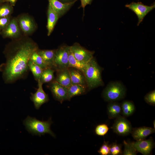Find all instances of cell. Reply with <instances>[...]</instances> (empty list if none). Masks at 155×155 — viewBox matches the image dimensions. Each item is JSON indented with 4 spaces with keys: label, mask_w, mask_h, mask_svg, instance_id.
I'll list each match as a JSON object with an SVG mask.
<instances>
[{
    "label": "cell",
    "mask_w": 155,
    "mask_h": 155,
    "mask_svg": "<svg viewBox=\"0 0 155 155\" xmlns=\"http://www.w3.org/2000/svg\"><path fill=\"white\" fill-rule=\"evenodd\" d=\"M37 44L30 40L16 42L6 49L5 62L0 67L6 83H13L24 78L29 69L28 63L32 53L37 51Z\"/></svg>",
    "instance_id": "1"
},
{
    "label": "cell",
    "mask_w": 155,
    "mask_h": 155,
    "mask_svg": "<svg viewBox=\"0 0 155 155\" xmlns=\"http://www.w3.org/2000/svg\"><path fill=\"white\" fill-rule=\"evenodd\" d=\"M102 69L94 57L86 63L83 73L89 90L104 85L101 75Z\"/></svg>",
    "instance_id": "2"
},
{
    "label": "cell",
    "mask_w": 155,
    "mask_h": 155,
    "mask_svg": "<svg viewBox=\"0 0 155 155\" xmlns=\"http://www.w3.org/2000/svg\"><path fill=\"white\" fill-rule=\"evenodd\" d=\"M51 123V120L47 121H40L29 116L24 121L27 130L33 135L40 136L49 133L55 137L54 134L50 129Z\"/></svg>",
    "instance_id": "3"
},
{
    "label": "cell",
    "mask_w": 155,
    "mask_h": 155,
    "mask_svg": "<svg viewBox=\"0 0 155 155\" xmlns=\"http://www.w3.org/2000/svg\"><path fill=\"white\" fill-rule=\"evenodd\" d=\"M125 91V87L121 83L112 82L108 84L104 90L102 96L106 101L112 102L123 98Z\"/></svg>",
    "instance_id": "4"
},
{
    "label": "cell",
    "mask_w": 155,
    "mask_h": 155,
    "mask_svg": "<svg viewBox=\"0 0 155 155\" xmlns=\"http://www.w3.org/2000/svg\"><path fill=\"white\" fill-rule=\"evenodd\" d=\"M69 48L70 46L63 45L56 50L53 68L57 71L69 68Z\"/></svg>",
    "instance_id": "5"
},
{
    "label": "cell",
    "mask_w": 155,
    "mask_h": 155,
    "mask_svg": "<svg viewBox=\"0 0 155 155\" xmlns=\"http://www.w3.org/2000/svg\"><path fill=\"white\" fill-rule=\"evenodd\" d=\"M70 47L74 57L81 62L86 63L94 57V51L86 49L78 43H75Z\"/></svg>",
    "instance_id": "6"
},
{
    "label": "cell",
    "mask_w": 155,
    "mask_h": 155,
    "mask_svg": "<svg viewBox=\"0 0 155 155\" xmlns=\"http://www.w3.org/2000/svg\"><path fill=\"white\" fill-rule=\"evenodd\" d=\"M125 6L133 11L138 18L137 26L142 21L145 16L155 7V4L150 6L144 5L141 2H132Z\"/></svg>",
    "instance_id": "7"
},
{
    "label": "cell",
    "mask_w": 155,
    "mask_h": 155,
    "mask_svg": "<svg viewBox=\"0 0 155 155\" xmlns=\"http://www.w3.org/2000/svg\"><path fill=\"white\" fill-rule=\"evenodd\" d=\"M112 128L116 133L122 136L129 134L132 130L131 125L129 121L120 116L117 118Z\"/></svg>",
    "instance_id": "8"
},
{
    "label": "cell",
    "mask_w": 155,
    "mask_h": 155,
    "mask_svg": "<svg viewBox=\"0 0 155 155\" xmlns=\"http://www.w3.org/2000/svg\"><path fill=\"white\" fill-rule=\"evenodd\" d=\"M38 82V88L34 93H31L30 97L36 109H38L42 104L48 102L49 100L48 95L43 89V84L40 80Z\"/></svg>",
    "instance_id": "9"
},
{
    "label": "cell",
    "mask_w": 155,
    "mask_h": 155,
    "mask_svg": "<svg viewBox=\"0 0 155 155\" xmlns=\"http://www.w3.org/2000/svg\"><path fill=\"white\" fill-rule=\"evenodd\" d=\"M49 88L54 98L62 102L67 99L68 88L59 84L55 80L50 84Z\"/></svg>",
    "instance_id": "10"
},
{
    "label": "cell",
    "mask_w": 155,
    "mask_h": 155,
    "mask_svg": "<svg viewBox=\"0 0 155 155\" xmlns=\"http://www.w3.org/2000/svg\"><path fill=\"white\" fill-rule=\"evenodd\" d=\"M133 146L137 152L144 155H149L154 147V142L151 138L132 142Z\"/></svg>",
    "instance_id": "11"
},
{
    "label": "cell",
    "mask_w": 155,
    "mask_h": 155,
    "mask_svg": "<svg viewBox=\"0 0 155 155\" xmlns=\"http://www.w3.org/2000/svg\"><path fill=\"white\" fill-rule=\"evenodd\" d=\"M20 34L18 24L15 19L10 20L8 25L2 32V34L4 38H16L18 37Z\"/></svg>",
    "instance_id": "12"
},
{
    "label": "cell",
    "mask_w": 155,
    "mask_h": 155,
    "mask_svg": "<svg viewBox=\"0 0 155 155\" xmlns=\"http://www.w3.org/2000/svg\"><path fill=\"white\" fill-rule=\"evenodd\" d=\"M77 0L64 3L58 0H49V1L53 9L60 17L68 10Z\"/></svg>",
    "instance_id": "13"
},
{
    "label": "cell",
    "mask_w": 155,
    "mask_h": 155,
    "mask_svg": "<svg viewBox=\"0 0 155 155\" xmlns=\"http://www.w3.org/2000/svg\"><path fill=\"white\" fill-rule=\"evenodd\" d=\"M155 129L145 126L136 128L131 133L133 138L136 141L144 140L150 135L155 132Z\"/></svg>",
    "instance_id": "14"
},
{
    "label": "cell",
    "mask_w": 155,
    "mask_h": 155,
    "mask_svg": "<svg viewBox=\"0 0 155 155\" xmlns=\"http://www.w3.org/2000/svg\"><path fill=\"white\" fill-rule=\"evenodd\" d=\"M18 23L21 30L26 34L31 33L35 29L36 26L33 21L28 16H24L20 18Z\"/></svg>",
    "instance_id": "15"
},
{
    "label": "cell",
    "mask_w": 155,
    "mask_h": 155,
    "mask_svg": "<svg viewBox=\"0 0 155 155\" xmlns=\"http://www.w3.org/2000/svg\"><path fill=\"white\" fill-rule=\"evenodd\" d=\"M56 78L55 80L61 85L69 87L71 84V76L69 68L57 70Z\"/></svg>",
    "instance_id": "16"
},
{
    "label": "cell",
    "mask_w": 155,
    "mask_h": 155,
    "mask_svg": "<svg viewBox=\"0 0 155 155\" xmlns=\"http://www.w3.org/2000/svg\"><path fill=\"white\" fill-rule=\"evenodd\" d=\"M71 80V84H78L87 87L85 77L81 71L72 67L68 68Z\"/></svg>",
    "instance_id": "17"
},
{
    "label": "cell",
    "mask_w": 155,
    "mask_h": 155,
    "mask_svg": "<svg viewBox=\"0 0 155 155\" xmlns=\"http://www.w3.org/2000/svg\"><path fill=\"white\" fill-rule=\"evenodd\" d=\"M47 16V27L48 30L47 35L49 36L53 31L59 18L58 14L53 9L49 3L48 9Z\"/></svg>",
    "instance_id": "18"
},
{
    "label": "cell",
    "mask_w": 155,
    "mask_h": 155,
    "mask_svg": "<svg viewBox=\"0 0 155 155\" xmlns=\"http://www.w3.org/2000/svg\"><path fill=\"white\" fill-rule=\"evenodd\" d=\"M56 50L38 49L37 52L42 58L48 67L53 69Z\"/></svg>",
    "instance_id": "19"
},
{
    "label": "cell",
    "mask_w": 155,
    "mask_h": 155,
    "mask_svg": "<svg viewBox=\"0 0 155 155\" xmlns=\"http://www.w3.org/2000/svg\"><path fill=\"white\" fill-rule=\"evenodd\" d=\"M86 86L78 84H71L67 88V99L70 100L75 96L84 93Z\"/></svg>",
    "instance_id": "20"
},
{
    "label": "cell",
    "mask_w": 155,
    "mask_h": 155,
    "mask_svg": "<svg viewBox=\"0 0 155 155\" xmlns=\"http://www.w3.org/2000/svg\"><path fill=\"white\" fill-rule=\"evenodd\" d=\"M68 63L69 68L72 67L75 68L83 73L87 63H84L77 60L72 53L70 46L69 51Z\"/></svg>",
    "instance_id": "21"
},
{
    "label": "cell",
    "mask_w": 155,
    "mask_h": 155,
    "mask_svg": "<svg viewBox=\"0 0 155 155\" xmlns=\"http://www.w3.org/2000/svg\"><path fill=\"white\" fill-rule=\"evenodd\" d=\"M107 113L110 119L117 118L121 111V107L117 102H113L109 104L107 106Z\"/></svg>",
    "instance_id": "22"
},
{
    "label": "cell",
    "mask_w": 155,
    "mask_h": 155,
    "mask_svg": "<svg viewBox=\"0 0 155 155\" xmlns=\"http://www.w3.org/2000/svg\"><path fill=\"white\" fill-rule=\"evenodd\" d=\"M54 70L52 68L48 67L43 69L40 81L43 84L53 81L54 79Z\"/></svg>",
    "instance_id": "23"
},
{
    "label": "cell",
    "mask_w": 155,
    "mask_h": 155,
    "mask_svg": "<svg viewBox=\"0 0 155 155\" xmlns=\"http://www.w3.org/2000/svg\"><path fill=\"white\" fill-rule=\"evenodd\" d=\"M121 107L122 114L125 117L131 115L135 110L134 104L133 102L130 101H125L123 102Z\"/></svg>",
    "instance_id": "24"
},
{
    "label": "cell",
    "mask_w": 155,
    "mask_h": 155,
    "mask_svg": "<svg viewBox=\"0 0 155 155\" xmlns=\"http://www.w3.org/2000/svg\"><path fill=\"white\" fill-rule=\"evenodd\" d=\"M28 66L29 69L32 72L35 79L38 82L40 80L43 69L30 60L28 61Z\"/></svg>",
    "instance_id": "25"
},
{
    "label": "cell",
    "mask_w": 155,
    "mask_h": 155,
    "mask_svg": "<svg viewBox=\"0 0 155 155\" xmlns=\"http://www.w3.org/2000/svg\"><path fill=\"white\" fill-rule=\"evenodd\" d=\"M30 60L43 69L49 67L42 58L38 54L37 51L32 53Z\"/></svg>",
    "instance_id": "26"
},
{
    "label": "cell",
    "mask_w": 155,
    "mask_h": 155,
    "mask_svg": "<svg viewBox=\"0 0 155 155\" xmlns=\"http://www.w3.org/2000/svg\"><path fill=\"white\" fill-rule=\"evenodd\" d=\"M124 148L122 154L123 155H136L137 152L134 148L132 142L123 141Z\"/></svg>",
    "instance_id": "27"
},
{
    "label": "cell",
    "mask_w": 155,
    "mask_h": 155,
    "mask_svg": "<svg viewBox=\"0 0 155 155\" xmlns=\"http://www.w3.org/2000/svg\"><path fill=\"white\" fill-rule=\"evenodd\" d=\"M12 7L9 5L5 4L0 6V18L8 17L12 13Z\"/></svg>",
    "instance_id": "28"
},
{
    "label": "cell",
    "mask_w": 155,
    "mask_h": 155,
    "mask_svg": "<svg viewBox=\"0 0 155 155\" xmlns=\"http://www.w3.org/2000/svg\"><path fill=\"white\" fill-rule=\"evenodd\" d=\"M109 128L106 124H103L97 125L96 127L95 132L99 136H104L108 132Z\"/></svg>",
    "instance_id": "29"
},
{
    "label": "cell",
    "mask_w": 155,
    "mask_h": 155,
    "mask_svg": "<svg viewBox=\"0 0 155 155\" xmlns=\"http://www.w3.org/2000/svg\"><path fill=\"white\" fill-rule=\"evenodd\" d=\"M110 154L118 155L122 153L121 146L114 143L110 145Z\"/></svg>",
    "instance_id": "30"
},
{
    "label": "cell",
    "mask_w": 155,
    "mask_h": 155,
    "mask_svg": "<svg viewBox=\"0 0 155 155\" xmlns=\"http://www.w3.org/2000/svg\"><path fill=\"white\" fill-rule=\"evenodd\" d=\"M145 101L148 104L154 106L155 104V91H151L147 94L144 96Z\"/></svg>",
    "instance_id": "31"
},
{
    "label": "cell",
    "mask_w": 155,
    "mask_h": 155,
    "mask_svg": "<svg viewBox=\"0 0 155 155\" xmlns=\"http://www.w3.org/2000/svg\"><path fill=\"white\" fill-rule=\"evenodd\" d=\"M98 152L101 155L110 154V145L108 142L104 141L103 144L100 147Z\"/></svg>",
    "instance_id": "32"
},
{
    "label": "cell",
    "mask_w": 155,
    "mask_h": 155,
    "mask_svg": "<svg viewBox=\"0 0 155 155\" xmlns=\"http://www.w3.org/2000/svg\"><path fill=\"white\" fill-rule=\"evenodd\" d=\"M10 18L8 17L0 18V29H4L10 22Z\"/></svg>",
    "instance_id": "33"
},
{
    "label": "cell",
    "mask_w": 155,
    "mask_h": 155,
    "mask_svg": "<svg viewBox=\"0 0 155 155\" xmlns=\"http://www.w3.org/2000/svg\"><path fill=\"white\" fill-rule=\"evenodd\" d=\"M81 5L80 7H82L84 10L85 6L88 4H90L93 0H80Z\"/></svg>",
    "instance_id": "34"
},
{
    "label": "cell",
    "mask_w": 155,
    "mask_h": 155,
    "mask_svg": "<svg viewBox=\"0 0 155 155\" xmlns=\"http://www.w3.org/2000/svg\"><path fill=\"white\" fill-rule=\"evenodd\" d=\"M9 1L11 4L13 5H15V3L16 1V0H7Z\"/></svg>",
    "instance_id": "35"
},
{
    "label": "cell",
    "mask_w": 155,
    "mask_h": 155,
    "mask_svg": "<svg viewBox=\"0 0 155 155\" xmlns=\"http://www.w3.org/2000/svg\"><path fill=\"white\" fill-rule=\"evenodd\" d=\"M63 2H65V3H68L72 2L74 1L73 0H60ZM74 1L75 0H74Z\"/></svg>",
    "instance_id": "36"
},
{
    "label": "cell",
    "mask_w": 155,
    "mask_h": 155,
    "mask_svg": "<svg viewBox=\"0 0 155 155\" xmlns=\"http://www.w3.org/2000/svg\"><path fill=\"white\" fill-rule=\"evenodd\" d=\"M155 120H154L153 121V125H154V129H155Z\"/></svg>",
    "instance_id": "37"
},
{
    "label": "cell",
    "mask_w": 155,
    "mask_h": 155,
    "mask_svg": "<svg viewBox=\"0 0 155 155\" xmlns=\"http://www.w3.org/2000/svg\"></svg>",
    "instance_id": "38"
}]
</instances>
